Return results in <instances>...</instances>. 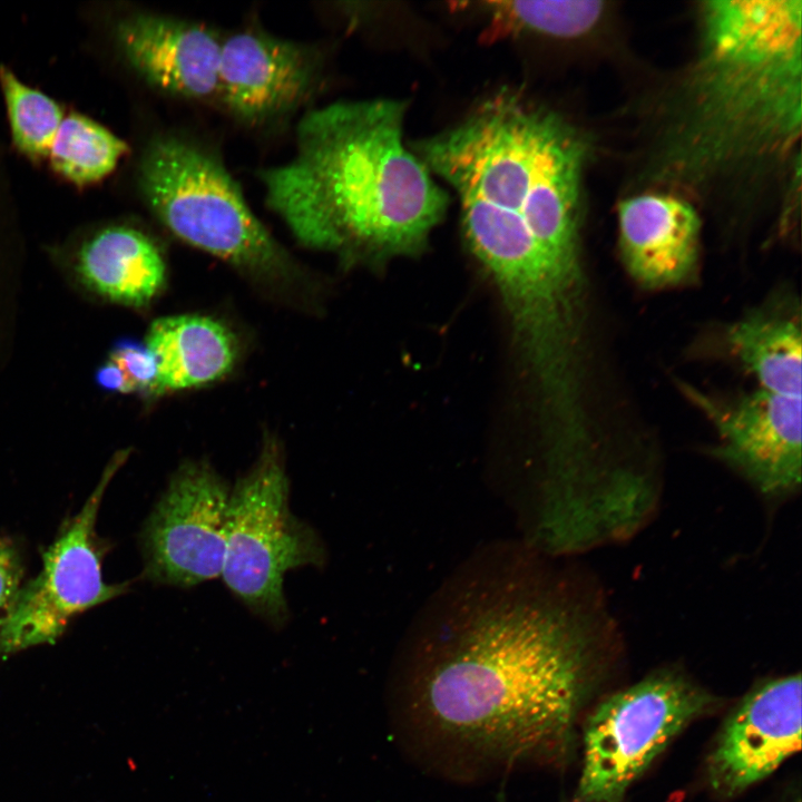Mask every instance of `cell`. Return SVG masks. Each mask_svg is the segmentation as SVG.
I'll list each match as a JSON object with an SVG mask.
<instances>
[{
    "label": "cell",
    "instance_id": "obj_1",
    "mask_svg": "<svg viewBox=\"0 0 802 802\" xmlns=\"http://www.w3.org/2000/svg\"><path fill=\"white\" fill-rule=\"evenodd\" d=\"M521 538L477 547L426 599L400 648L420 727L507 765L563 760L593 668L569 587Z\"/></svg>",
    "mask_w": 802,
    "mask_h": 802
},
{
    "label": "cell",
    "instance_id": "obj_2",
    "mask_svg": "<svg viewBox=\"0 0 802 802\" xmlns=\"http://www.w3.org/2000/svg\"><path fill=\"white\" fill-rule=\"evenodd\" d=\"M412 150L454 190L467 245L498 285L518 341L557 339L585 297L581 134L503 89Z\"/></svg>",
    "mask_w": 802,
    "mask_h": 802
},
{
    "label": "cell",
    "instance_id": "obj_3",
    "mask_svg": "<svg viewBox=\"0 0 802 802\" xmlns=\"http://www.w3.org/2000/svg\"><path fill=\"white\" fill-rule=\"evenodd\" d=\"M404 118L394 99L307 111L293 156L260 172L266 205L312 250L374 258L419 252L449 196L405 145Z\"/></svg>",
    "mask_w": 802,
    "mask_h": 802
},
{
    "label": "cell",
    "instance_id": "obj_4",
    "mask_svg": "<svg viewBox=\"0 0 802 802\" xmlns=\"http://www.w3.org/2000/svg\"><path fill=\"white\" fill-rule=\"evenodd\" d=\"M688 84L691 160L724 165L785 147L801 130L800 0H712Z\"/></svg>",
    "mask_w": 802,
    "mask_h": 802
},
{
    "label": "cell",
    "instance_id": "obj_5",
    "mask_svg": "<svg viewBox=\"0 0 802 802\" xmlns=\"http://www.w3.org/2000/svg\"><path fill=\"white\" fill-rule=\"evenodd\" d=\"M138 186L155 217L185 243L267 280L291 260L248 206L221 157L205 145L163 134L146 146Z\"/></svg>",
    "mask_w": 802,
    "mask_h": 802
},
{
    "label": "cell",
    "instance_id": "obj_6",
    "mask_svg": "<svg viewBox=\"0 0 802 802\" xmlns=\"http://www.w3.org/2000/svg\"><path fill=\"white\" fill-rule=\"evenodd\" d=\"M325 563L321 537L290 509L283 449L267 434L254 464L231 487L221 576L252 614L281 628L290 617L285 575Z\"/></svg>",
    "mask_w": 802,
    "mask_h": 802
},
{
    "label": "cell",
    "instance_id": "obj_7",
    "mask_svg": "<svg viewBox=\"0 0 802 802\" xmlns=\"http://www.w3.org/2000/svg\"><path fill=\"white\" fill-rule=\"evenodd\" d=\"M714 698L677 672L655 673L599 703L584 730L579 796L618 802Z\"/></svg>",
    "mask_w": 802,
    "mask_h": 802
},
{
    "label": "cell",
    "instance_id": "obj_8",
    "mask_svg": "<svg viewBox=\"0 0 802 802\" xmlns=\"http://www.w3.org/2000/svg\"><path fill=\"white\" fill-rule=\"evenodd\" d=\"M128 457L117 453L80 511L42 555L39 574L18 589L0 628V654L55 643L76 615L124 593L128 583L107 584L95 526L104 493Z\"/></svg>",
    "mask_w": 802,
    "mask_h": 802
},
{
    "label": "cell",
    "instance_id": "obj_9",
    "mask_svg": "<svg viewBox=\"0 0 802 802\" xmlns=\"http://www.w3.org/2000/svg\"><path fill=\"white\" fill-rule=\"evenodd\" d=\"M231 487L205 460L172 473L140 532L143 575L188 588L221 576Z\"/></svg>",
    "mask_w": 802,
    "mask_h": 802
},
{
    "label": "cell",
    "instance_id": "obj_10",
    "mask_svg": "<svg viewBox=\"0 0 802 802\" xmlns=\"http://www.w3.org/2000/svg\"><path fill=\"white\" fill-rule=\"evenodd\" d=\"M718 434L713 456L747 479L763 496L781 498L801 483L802 398L759 388L730 401L684 385Z\"/></svg>",
    "mask_w": 802,
    "mask_h": 802
},
{
    "label": "cell",
    "instance_id": "obj_11",
    "mask_svg": "<svg viewBox=\"0 0 802 802\" xmlns=\"http://www.w3.org/2000/svg\"><path fill=\"white\" fill-rule=\"evenodd\" d=\"M320 76L312 46L242 30L222 38L217 99L239 121L267 125L303 105Z\"/></svg>",
    "mask_w": 802,
    "mask_h": 802
},
{
    "label": "cell",
    "instance_id": "obj_12",
    "mask_svg": "<svg viewBox=\"0 0 802 802\" xmlns=\"http://www.w3.org/2000/svg\"><path fill=\"white\" fill-rule=\"evenodd\" d=\"M800 674L752 689L726 720L708 759L710 783L732 796L771 775L801 749Z\"/></svg>",
    "mask_w": 802,
    "mask_h": 802
},
{
    "label": "cell",
    "instance_id": "obj_13",
    "mask_svg": "<svg viewBox=\"0 0 802 802\" xmlns=\"http://www.w3.org/2000/svg\"><path fill=\"white\" fill-rule=\"evenodd\" d=\"M115 36L128 65L150 86L189 100L217 99L223 36L214 29L137 12L118 21Z\"/></svg>",
    "mask_w": 802,
    "mask_h": 802
},
{
    "label": "cell",
    "instance_id": "obj_14",
    "mask_svg": "<svg viewBox=\"0 0 802 802\" xmlns=\"http://www.w3.org/2000/svg\"><path fill=\"white\" fill-rule=\"evenodd\" d=\"M617 216L622 258L639 285L658 290L694 276L701 221L689 203L667 194H640L622 200Z\"/></svg>",
    "mask_w": 802,
    "mask_h": 802
},
{
    "label": "cell",
    "instance_id": "obj_15",
    "mask_svg": "<svg viewBox=\"0 0 802 802\" xmlns=\"http://www.w3.org/2000/svg\"><path fill=\"white\" fill-rule=\"evenodd\" d=\"M81 281L105 299L130 306L148 304L165 283L166 266L155 242L124 224L99 228L76 257Z\"/></svg>",
    "mask_w": 802,
    "mask_h": 802
},
{
    "label": "cell",
    "instance_id": "obj_16",
    "mask_svg": "<svg viewBox=\"0 0 802 802\" xmlns=\"http://www.w3.org/2000/svg\"><path fill=\"white\" fill-rule=\"evenodd\" d=\"M145 344L157 362L149 395L217 381L232 370L237 352L235 339L225 325L194 314L155 320Z\"/></svg>",
    "mask_w": 802,
    "mask_h": 802
},
{
    "label": "cell",
    "instance_id": "obj_17",
    "mask_svg": "<svg viewBox=\"0 0 802 802\" xmlns=\"http://www.w3.org/2000/svg\"><path fill=\"white\" fill-rule=\"evenodd\" d=\"M727 341L759 388L802 398V330L792 313L752 312L731 326Z\"/></svg>",
    "mask_w": 802,
    "mask_h": 802
},
{
    "label": "cell",
    "instance_id": "obj_18",
    "mask_svg": "<svg viewBox=\"0 0 802 802\" xmlns=\"http://www.w3.org/2000/svg\"><path fill=\"white\" fill-rule=\"evenodd\" d=\"M605 2L568 1H488L481 10L488 19L489 37L532 33L556 38L579 37L602 19Z\"/></svg>",
    "mask_w": 802,
    "mask_h": 802
},
{
    "label": "cell",
    "instance_id": "obj_19",
    "mask_svg": "<svg viewBox=\"0 0 802 802\" xmlns=\"http://www.w3.org/2000/svg\"><path fill=\"white\" fill-rule=\"evenodd\" d=\"M127 151L126 141L108 128L72 113L65 116L48 158L61 177L85 186L107 177Z\"/></svg>",
    "mask_w": 802,
    "mask_h": 802
},
{
    "label": "cell",
    "instance_id": "obj_20",
    "mask_svg": "<svg viewBox=\"0 0 802 802\" xmlns=\"http://www.w3.org/2000/svg\"><path fill=\"white\" fill-rule=\"evenodd\" d=\"M0 87L14 147L32 160L48 158L65 118L60 105L0 67Z\"/></svg>",
    "mask_w": 802,
    "mask_h": 802
},
{
    "label": "cell",
    "instance_id": "obj_21",
    "mask_svg": "<svg viewBox=\"0 0 802 802\" xmlns=\"http://www.w3.org/2000/svg\"><path fill=\"white\" fill-rule=\"evenodd\" d=\"M109 359L121 369L134 392L149 394L157 376V362L145 343L128 338L119 339Z\"/></svg>",
    "mask_w": 802,
    "mask_h": 802
},
{
    "label": "cell",
    "instance_id": "obj_22",
    "mask_svg": "<svg viewBox=\"0 0 802 802\" xmlns=\"http://www.w3.org/2000/svg\"><path fill=\"white\" fill-rule=\"evenodd\" d=\"M22 564L17 549L0 539V628L22 581Z\"/></svg>",
    "mask_w": 802,
    "mask_h": 802
},
{
    "label": "cell",
    "instance_id": "obj_23",
    "mask_svg": "<svg viewBox=\"0 0 802 802\" xmlns=\"http://www.w3.org/2000/svg\"><path fill=\"white\" fill-rule=\"evenodd\" d=\"M95 380L97 385L107 392H134L121 369L109 358L97 369Z\"/></svg>",
    "mask_w": 802,
    "mask_h": 802
},
{
    "label": "cell",
    "instance_id": "obj_24",
    "mask_svg": "<svg viewBox=\"0 0 802 802\" xmlns=\"http://www.w3.org/2000/svg\"><path fill=\"white\" fill-rule=\"evenodd\" d=\"M580 802H586V801H583V800H581Z\"/></svg>",
    "mask_w": 802,
    "mask_h": 802
}]
</instances>
